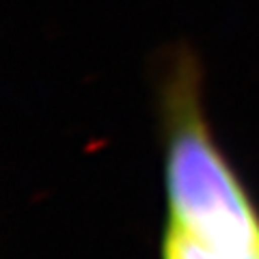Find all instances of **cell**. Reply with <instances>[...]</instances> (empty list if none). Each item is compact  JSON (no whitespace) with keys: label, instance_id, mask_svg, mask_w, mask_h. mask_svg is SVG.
<instances>
[{"label":"cell","instance_id":"6da1fadb","mask_svg":"<svg viewBox=\"0 0 259 259\" xmlns=\"http://www.w3.org/2000/svg\"><path fill=\"white\" fill-rule=\"evenodd\" d=\"M164 218L160 259H259V205L221 147L203 102V69L190 50L158 78Z\"/></svg>","mask_w":259,"mask_h":259}]
</instances>
